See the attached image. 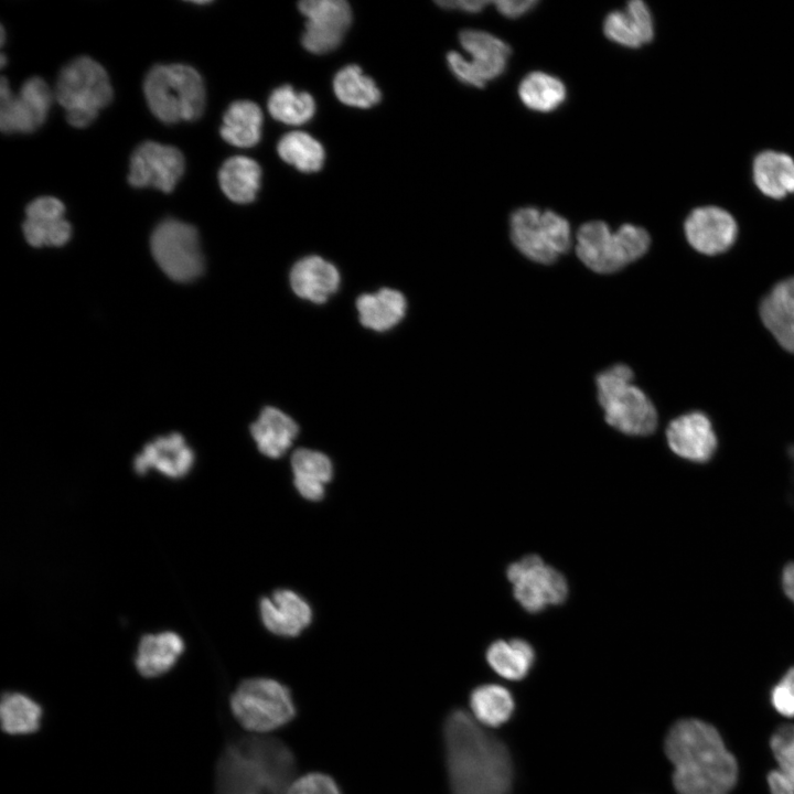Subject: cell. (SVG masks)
I'll use <instances>...</instances> for the list:
<instances>
[{
    "instance_id": "9a60e30c",
    "label": "cell",
    "mask_w": 794,
    "mask_h": 794,
    "mask_svg": "<svg viewBox=\"0 0 794 794\" xmlns=\"http://www.w3.org/2000/svg\"><path fill=\"white\" fill-rule=\"evenodd\" d=\"M182 152L154 141L140 143L131 154L128 182L135 187H154L170 193L184 173Z\"/></svg>"
},
{
    "instance_id": "52a82bcc",
    "label": "cell",
    "mask_w": 794,
    "mask_h": 794,
    "mask_svg": "<svg viewBox=\"0 0 794 794\" xmlns=\"http://www.w3.org/2000/svg\"><path fill=\"white\" fill-rule=\"evenodd\" d=\"M54 96L65 109L67 122L76 128L90 125L112 99L105 68L88 56H79L60 72Z\"/></svg>"
},
{
    "instance_id": "e0dca14e",
    "label": "cell",
    "mask_w": 794,
    "mask_h": 794,
    "mask_svg": "<svg viewBox=\"0 0 794 794\" xmlns=\"http://www.w3.org/2000/svg\"><path fill=\"white\" fill-rule=\"evenodd\" d=\"M64 204L53 196H40L25 208L22 230L33 247L66 244L71 237V224L64 217Z\"/></svg>"
},
{
    "instance_id": "5b68a950",
    "label": "cell",
    "mask_w": 794,
    "mask_h": 794,
    "mask_svg": "<svg viewBox=\"0 0 794 794\" xmlns=\"http://www.w3.org/2000/svg\"><path fill=\"white\" fill-rule=\"evenodd\" d=\"M633 372L615 364L596 378L598 400L608 425L629 436H647L657 427V412L645 393L633 384Z\"/></svg>"
},
{
    "instance_id": "d6986e66",
    "label": "cell",
    "mask_w": 794,
    "mask_h": 794,
    "mask_svg": "<svg viewBox=\"0 0 794 794\" xmlns=\"http://www.w3.org/2000/svg\"><path fill=\"white\" fill-rule=\"evenodd\" d=\"M193 464V450L176 432L150 441L133 460V469L138 474L155 470L170 479L185 476Z\"/></svg>"
},
{
    "instance_id": "ba28073f",
    "label": "cell",
    "mask_w": 794,
    "mask_h": 794,
    "mask_svg": "<svg viewBox=\"0 0 794 794\" xmlns=\"http://www.w3.org/2000/svg\"><path fill=\"white\" fill-rule=\"evenodd\" d=\"M229 706L238 723L256 733L279 729L297 716L290 689L267 677L242 680L230 695Z\"/></svg>"
},
{
    "instance_id": "7402d4cb",
    "label": "cell",
    "mask_w": 794,
    "mask_h": 794,
    "mask_svg": "<svg viewBox=\"0 0 794 794\" xmlns=\"http://www.w3.org/2000/svg\"><path fill=\"white\" fill-rule=\"evenodd\" d=\"M603 32L616 44L637 49L653 40L654 24L651 11L641 0L630 1L624 12L615 10L605 17Z\"/></svg>"
},
{
    "instance_id": "2e32d148",
    "label": "cell",
    "mask_w": 794,
    "mask_h": 794,
    "mask_svg": "<svg viewBox=\"0 0 794 794\" xmlns=\"http://www.w3.org/2000/svg\"><path fill=\"white\" fill-rule=\"evenodd\" d=\"M684 230L694 249L705 255H717L732 246L738 227L727 211L717 206H704L688 215Z\"/></svg>"
},
{
    "instance_id": "f35d334b",
    "label": "cell",
    "mask_w": 794,
    "mask_h": 794,
    "mask_svg": "<svg viewBox=\"0 0 794 794\" xmlns=\"http://www.w3.org/2000/svg\"><path fill=\"white\" fill-rule=\"evenodd\" d=\"M285 794H342V792L330 775L312 772L294 779Z\"/></svg>"
},
{
    "instance_id": "5bb4252c",
    "label": "cell",
    "mask_w": 794,
    "mask_h": 794,
    "mask_svg": "<svg viewBox=\"0 0 794 794\" xmlns=\"http://www.w3.org/2000/svg\"><path fill=\"white\" fill-rule=\"evenodd\" d=\"M305 17L301 37L303 47L314 54L335 50L352 23V9L344 0H303L299 4Z\"/></svg>"
},
{
    "instance_id": "7dc6e473",
    "label": "cell",
    "mask_w": 794,
    "mask_h": 794,
    "mask_svg": "<svg viewBox=\"0 0 794 794\" xmlns=\"http://www.w3.org/2000/svg\"><path fill=\"white\" fill-rule=\"evenodd\" d=\"M792 457L794 459V448L791 450Z\"/></svg>"
},
{
    "instance_id": "ffe728a7",
    "label": "cell",
    "mask_w": 794,
    "mask_h": 794,
    "mask_svg": "<svg viewBox=\"0 0 794 794\" xmlns=\"http://www.w3.org/2000/svg\"><path fill=\"white\" fill-rule=\"evenodd\" d=\"M260 618L268 631L281 636L299 635L311 622L308 602L287 589L275 591L259 603Z\"/></svg>"
},
{
    "instance_id": "f1b7e54d",
    "label": "cell",
    "mask_w": 794,
    "mask_h": 794,
    "mask_svg": "<svg viewBox=\"0 0 794 794\" xmlns=\"http://www.w3.org/2000/svg\"><path fill=\"white\" fill-rule=\"evenodd\" d=\"M262 121V111L256 103L236 100L228 106L223 116L221 136L235 147H254L260 140Z\"/></svg>"
},
{
    "instance_id": "484cf974",
    "label": "cell",
    "mask_w": 794,
    "mask_h": 794,
    "mask_svg": "<svg viewBox=\"0 0 794 794\" xmlns=\"http://www.w3.org/2000/svg\"><path fill=\"white\" fill-rule=\"evenodd\" d=\"M293 483L301 496L319 501L324 496L325 484L333 475L331 460L322 452L298 449L291 458Z\"/></svg>"
},
{
    "instance_id": "8d00e7d4",
    "label": "cell",
    "mask_w": 794,
    "mask_h": 794,
    "mask_svg": "<svg viewBox=\"0 0 794 794\" xmlns=\"http://www.w3.org/2000/svg\"><path fill=\"white\" fill-rule=\"evenodd\" d=\"M268 111L286 125H303L315 114V101L307 92H296L290 85L273 89L268 98Z\"/></svg>"
},
{
    "instance_id": "603a6c76",
    "label": "cell",
    "mask_w": 794,
    "mask_h": 794,
    "mask_svg": "<svg viewBox=\"0 0 794 794\" xmlns=\"http://www.w3.org/2000/svg\"><path fill=\"white\" fill-rule=\"evenodd\" d=\"M185 650L183 639L175 632L143 635L135 655V667L146 678H157L170 672Z\"/></svg>"
},
{
    "instance_id": "b9f144b4",
    "label": "cell",
    "mask_w": 794,
    "mask_h": 794,
    "mask_svg": "<svg viewBox=\"0 0 794 794\" xmlns=\"http://www.w3.org/2000/svg\"><path fill=\"white\" fill-rule=\"evenodd\" d=\"M768 784L771 794H794V783L779 769L768 774Z\"/></svg>"
},
{
    "instance_id": "44dd1931",
    "label": "cell",
    "mask_w": 794,
    "mask_h": 794,
    "mask_svg": "<svg viewBox=\"0 0 794 794\" xmlns=\"http://www.w3.org/2000/svg\"><path fill=\"white\" fill-rule=\"evenodd\" d=\"M293 292L313 303L325 302L339 288L336 267L320 256H307L298 260L290 271Z\"/></svg>"
},
{
    "instance_id": "d4e9b609",
    "label": "cell",
    "mask_w": 794,
    "mask_h": 794,
    "mask_svg": "<svg viewBox=\"0 0 794 794\" xmlns=\"http://www.w3.org/2000/svg\"><path fill=\"white\" fill-rule=\"evenodd\" d=\"M406 308L404 294L390 288L362 294L356 300L361 323L376 332H384L397 325L405 316Z\"/></svg>"
},
{
    "instance_id": "83f0119b",
    "label": "cell",
    "mask_w": 794,
    "mask_h": 794,
    "mask_svg": "<svg viewBox=\"0 0 794 794\" xmlns=\"http://www.w3.org/2000/svg\"><path fill=\"white\" fill-rule=\"evenodd\" d=\"M260 180V165L254 159L245 155L228 158L218 172L223 193L238 204H247L256 198Z\"/></svg>"
},
{
    "instance_id": "bcb514c9",
    "label": "cell",
    "mask_w": 794,
    "mask_h": 794,
    "mask_svg": "<svg viewBox=\"0 0 794 794\" xmlns=\"http://www.w3.org/2000/svg\"><path fill=\"white\" fill-rule=\"evenodd\" d=\"M4 63H6V57H4V54L2 53V54H1V66H3Z\"/></svg>"
},
{
    "instance_id": "ee69618b",
    "label": "cell",
    "mask_w": 794,
    "mask_h": 794,
    "mask_svg": "<svg viewBox=\"0 0 794 794\" xmlns=\"http://www.w3.org/2000/svg\"><path fill=\"white\" fill-rule=\"evenodd\" d=\"M782 586L786 597L794 602V564L785 566L782 573Z\"/></svg>"
},
{
    "instance_id": "4316f807",
    "label": "cell",
    "mask_w": 794,
    "mask_h": 794,
    "mask_svg": "<svg viewBox=\"0 0 794 794\" xmlns=\"http://www.w3.org/2000/svg\"><path fill=\"white\" fill-rule=\"evenodd\" d=\"M753 180L772 198L794 193V160L783 152L763 151L754 159Z\"/></svg>"
},
{
    "instance_id": "d6a6232c",
    "label": "cell",
    "mask_w": 794,
    "mask_h": 794,
    "mask_svg": "<svg viewBox=\"0 0 794 794\" xmlns=\"http://www.w3.org/2000/svg\"><path fill=\"white\" fill-rule=\"evenodd\" d=\"M333 90L341 103L356 108H371L382 98L374 79L354 64L344 66L335 74Z\"/></svg>"
},
{
    "instance_id": "7a4b0ae2",
    "label": "cell",
    "mask_w": 794,
    "mask_h": 794,
    "mask_svg": "<svg viewBox=\"0 0 794 794\" xmlns=\"http://www.w3.org/2000/svg\"><path fill=\"white\" fill-rule=\"evenodd\" d=\"M674 765L678 794H729L738 780V763L718 730L696 718L682 719L669 729L664 744Z\"/></svg>"
},
{
    "instance_id": "277c9868",
    "label": "cell",
    "mask_w": 794,
    "mask_h": 794,
    "mask_svg": "<svg viewBox=\"0 0 794 794\" xmlns=\"http://www.w3.org/2000/svg\"><path fill=\"white\" fill-rule=\"evenodd\" d=\"M143 93L151 112L162 122L192 121L205 106L198 72L184 64H158L146 75Z\"/></svg>"
},
{
    "instance_id": "ab89813d",
    "label": "cell",
    "mask_w": 794,
    "mask_h": 794,
    "mask_svg": "<svg viewBox=\"0 0 794 794\" xmlns=\"http://www.w3.org/2000/svg\"><path fill=\"white\" fill-rule=\"evenodd\" d=\"M771 704L780 715L794 717V666L772 688Z\"/></svg>"
},
{
    "instance_id": "f546056e",
    "label": "cell",
    "mask_w": 794,
    "mask_h": 794,
    "mask_svg": "<svg viewBox=\"0 0 794 794\" xmlns=\"http://www.w3.org/2000/svg\"><path fill=\"white\" fill-rule=\"evenodd\" d=\"M760 315L779 344L794 353V299L781 282L776 283L762 300Z\"/></svg>"
},
{
    "instance_id": "74e56055",
    "label": "cell",
    "mask_w": 794,
    "mask_h": 794,
    "mask_svg": "<svg viewBox=\"0 0 794 794\" xmlns=\"http://www.w3.org/2000/svg\"><path fill=\"white\" fill-rule=\"evenodd\" d=\"M777 769L794 783V725L780 726L770 739Z\"/></svg>"
},
{
    "instance_id": "6da1fadb",
    "label": "cell",
    "mask_w": 794,
    "mask_h": 794,
    "mask_svg": "<svg viewBox=\"0 0 794 794\" xmlns=\"http://www.w3.org/2000/svg\"><path fill=\"white\" fill-rule=\"evenodd\" d=\"M450 794H508L513 764L506 745L463 709H453L442 727Z\"/></svg>"
},
{
    "instance_id": "4dcf8cb0",
    "label": "cell",
    "mask_w": 794,
    "mask_h": 794,
    "mask_svg": "<svg viewBox=\"0 0 794 794\" xmlns=\"http://www.w3.org/2000/svg\"><path fill=\"white\" fill-rule=\"evenodd\" d=\"M485 656L491 668L509 680L523 679L535 662L534 648L522 639L497 640L487 647Z\"/></svg>"
},
{
    "instance_id": "ac0fdd59",
    "label": "cell",
    "mask_w": 794,
    "mask_h": 794,
    "mask_svg": "<svg viewBox=\"0 0 794 794\" xmlns=\"http://www.w3.org/2000/svg\"><path fill=\"white\" fill-rule=\"evenodd\" d=\"M666 440L674 453L694 462L708 461L717 448L710 420L698 411L672 420L666 429Z\"/></svg>"
},
{
    "instance_id": "60d3db41",
    "label": "cell",
    "mask_w": 794,
    "mask_h": 794,
    "mask_svg": "<svg viewBox=\"0 0 794 794\" xmlns=\"http://www.w3.org/2000/svg\"><path fill=\"white\" fill-rule=\"evenodd\" d=\"M537 4L538 2L535 0H500L494 2L496 10L508 19L519 18Z\"/></svg>"
},
{
    "instance_id": "cb8c5ba5",
    "label": "cell",
    "mask_w": 794,
    "mask_h": 794,
    "mask_svg": "<svg viewBox=\"0 0 794 794\" xmlns=\"http://www.w3.org/2000/svg\"><path fill=\"white\" fill-rule=\"evenodd\" d=\"M298 432L297 422L275 407H265L250 427V433L258 450L272 459H277L288 451Z\"/></svg>"
},
{
    "instance_id": "e575fe53",
    "label": "cell",
    "mask_w": 794,
    "mask_h": 794,
    "mask_svg": "<svg viewBox=\"0 0 794 794\" xmlns=\"http://www.w3.org/2000/svg\"><path fill=\"white\" fill-rule=\"evenodd\" d=\"M512 694L503 686L486 684L474 688L470 695V708L478 722L498 727L506 722L514 710Z\"/></svg>"
},
{
    "instance_id": "7c38bea8",
    "label": "cell",
    "mask_w": 794,
    "mask_h": 794,
    "mask_svg": "<svg viewBox=\"0 0 794 794\" xmlns=\"http://www.w3.org/2000/svg\"><path fill=\"white\" fill-rule=\"evenodd\" d=\"M506 577L515 600L529 613L562 603L569 592L565 576L537 555H527L512 562Z\"/></svg>"
},
{
    "instance_id": "9c48e42d",
    "label": "cell",
    "mask_w": 794,
    "mask_h": 794,
    "mask_svg": "<svg viewBox=\"0 0 794 794\" xmlns=\"http://www.w3.org/2000/svg\"><path fill=\"white\" fill-rule=\"evenodd\" d=\"M509 229L514 246L534 262L550 265L571 246L568 221L549 210L517 208L511 215Z\"/></svg>"
},
{
    "instance_id": "f6af8a7d",
    "label": "cell",
    "mask_w": 794,
    "mask_h": 794,
    "mask_svg": "<svg viewBox=\"0 0 794 794\" xmlns=\"http://www.w3.org/2000/svg\"><path fill=\"white\" fill-rule=\"evenodd\" d=\"M786 292L794 299V277L781 281Z\"/></svg>"
},
{
    "instance_id": "836d02e7",
    "label": "cell",
    "mask_w": 794,
    "mask_h": 794,
    "mask_svg": "<svg viewBox=\"0 0 794 794\" xmlns=\"http://www.w3.org/2000/svg\"><path fill=\"white\" fill-rule=\"evenodd\" d=\"M518 95L527 108L538 112H550L565 101L567 93L565 84L559 78L537 71L522 79Z\"/></svg>"
},
{
    "instance_id": "4fadbf2b",
    "label": "cell",
    "mask_w": 794,
    "mask_h": 794,
    "mask_svg": "<svg viewBox=\"0 0 794 794\" xmlns=\"http://www.w3.org/2000/svg\"><path fill=\"white\" fill-rule=\"evenodd\" d=\"M53 92L40 77L26 79L13 96L6 77L0 84V128L4 133H30L45 121L53 101Z\"/></svg>"
},
{
    "instance_id": "8fae6325",
    "label": "cell",
    "mask_w": 794,
    "mask_h": 794,
    "mask_svg": "<svg viewBox=\"0 0 794 794\" xmlns=\"http://www.w3.org/2000/svg\"><path fill=\"white\" fill-rule=\"evenodd\" d=\"M459 40L471 56L468 61L454 51L447 54L449 68L459 81L481 88L504 73L512 50L503 40L485 31L472 29L461 31Z\"/></svg>"
},
{
    "instance_id": "1f68e13d",
    "label": "cell",
    "mask_w": 794,
    "mask_h": 794,
    "mask_svg": "<svg viewBox=\"0 0 794 794\" xmlns=\"http://www.w3.org/2000/svg\"><path fill=\"white\" fill-rule=\"evenodd\" d=\"M1 727L13 736L31 734L40 730L43 720L42 706L21 691H6L0 704Z\"/></svg>"
},
{
    "instance_id": "30bf717a",
    "label": "cell",
    "mask_w": 794,
    "mask_h": 794,
    "mask_svg": "<svg viewBox=\"0 0 794 794\" xmlns=\"http://www.w3.org/2000/svg\"><path fill=\"white\" fill-rule=\"evenodd\" d=\"M150 246L157 264L172 280L187 282L203 272L204 258L194 226L164 219L152 232Z\"/></svg>"
},
{
    "instance_id": "7bdbcfd3",
    "label": "cell",
    "mask_w": 794,
    "mask_h": 794,
    "mask_svg": "<svg viewBox=\"0 0 794 794\" xmlns=\"http://www.w3.org/2000/svg\"><path fill=\"white\" fill-rule=\"evenodd\" d=\"M443 9L460 10L468 13H478L490 2L484 0H442L436 2Z\"/></svg>"
},
{
    "instance_id": "3957f363",
    "label": "cell",
    "mask_w": 794,
    "mask_h": 794,
    "mask_svg": "<svg viewBox=\"0 0 794 794\" xmlns=\"http://www.w3.org/2000/svg\"><path fill=\"white\" fill-rule=\"evenodd\" d=\"M296 772V755L283 740L242 736L221 751L215 764L214 794H285Z\"/></svg>"
},
{
    "instance_id": "8992f818",
    "label": "cell",
    "mask_w": 794,
    "mask_h": 794,
    "mask_svg": "<svg viewBox=\"0 0 794 794\" xmlns=\"http://www.w3.org/2000/svg\"><path fill=\"white\" fill-rule=\"evenodd\" d=\"M576 254L597 273H613L643 257L650 248L648 233L636 225L623 224L612 232L602 221L582 224L576 235Z\"/></svg>"
},
{
    "instance_id": "d590c367",
    "label": "cell",
    "mask_w": 794,
    "mask_h": 794,
    "mask_svg": "<svg viewBox=\"0 0 794 794\" xmlns=\"http://www.w3.org/2000/svg\"><path fill=\"white\" fill-rule=\"evenodd\" d=\"M277 151L285 162L304 173L319 171L325 160L323 146L304 131H291L282 136Z\"/></svg>"
}]
</instances>
